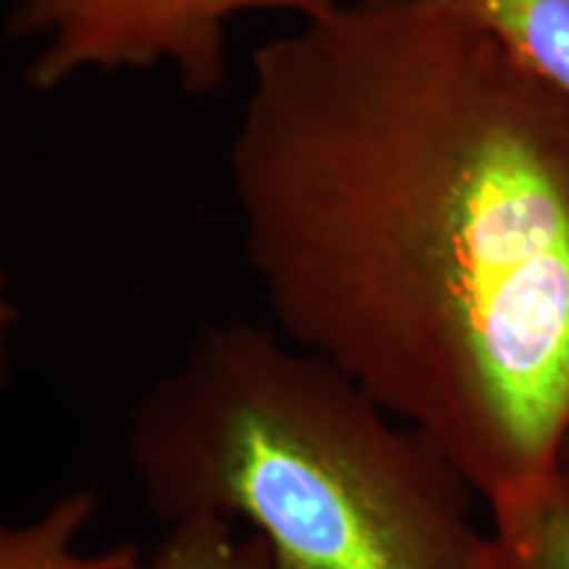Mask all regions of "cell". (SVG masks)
<instances>
[{"mask_svg":"<svg viewBox=\"0 0 569 569\" xmlns=\"http://www.w3.org/2000/svg\"><path fill=\"white\" fill-rule=\"evenodd\" d=\"M274 330L443 453L490 522L569 446V96L427 0L261 42L230 142Z\"/></svg>","mask_w":569,"mask_h":569,"instance_id":"6da1fadb","label":"cell"},{"mask_svg":"<svg viewBox=\"0 0 569 569\" xmlns=\"http://www.w3.org/2000/svg\"><path fill=\"white\" fill-rule=\"evenodd\" d=\"M127 461L163 525L243 522L274 569H488L467 480L415 427L269 327L196 332L142 390Z\"/></svg>","mask_w":569,"mask_h":569,"instance_id":"7a4b0ae2","label":"cell"},{"mask_svg":"<svg viewBox=\"0 0 569 569\" xmlns=\"http://www.w3.org/2000/svg\"><path fill=\"white\" fill-rule=\"evenodd\" d=\"M343 0H17L3 38L34 42L24 69L32 92H56L88 71L169 67L190 96L230 80V24L248 11L317 19Z\"/></svg>","mask_w":569,"mask_h":569,"instance_id":"3957f363","label":"cell"},{"mask_svg":"<svg viewBox=\"0 0 569 569\" xmlns=\"http://www.w3.org/2000/svg\"><path fill=\"white\" fill-rule=\"evenodd\" d=\"M496 38L569 96V0H427Z\"/></svg>","mask_w":569,"mask_h":569,"instance_id":"277c9868","label":"cell"},{"mask_svg":"<svg viewBox=\"0 0 569 569\" xmlns=\"http://www.w3.org/2000/svg\"><path fill=\"white\" fill-rule=\"evenodd\" d=\"M98 511V496L71 490L30 522L0 530V569H140L138 546L117 543L106 551L82 553L77 538Z\"/></svg>","mask_w":569,"mask_h":569,"instance_id":"5b68a950","label":"cell"},{"mask_svg":"<svg viewBox=\"0 0 569 569\" xmlns=\"http://www.w3.org/2000/svg\"><path fill=\"white\" fill-rule=\"evenodd\" d=\"M488 569H569V459L522 509L490 522Z\"/></svg>","mask_w":569,"mask_h":569,"instance_id":"8992f818","label":"cell"},{"mask_svg":"<svg viewBox=\"0 0 569 569\" xmlns=\"http://www.w3.org/2000/svg\"><path fill=\"white\" fill-rule=\"evenodd\" d=\"M140 569H274L272 553L256 532L238 536L219 517H193L167 525L161 543Z\"/></svg>","mask_w":569,"mask_h":569,"instance_id":"52a82bcc","label":"cell"},{"mask_svg":"<svg viewBox=\"0 0 569 569\" xmlns=\"http://www.w3.org/2000/svg\"><path fill=\"white\" fill-rule=\"evenodd\" d=\"M565 459H569V446H567V451H565ZM565 459H561V461H565Z\"/></svg>","mask_w":569,"mask_h":569,"instance_id":"ba28073f","label":"cell"}]
</instances>
